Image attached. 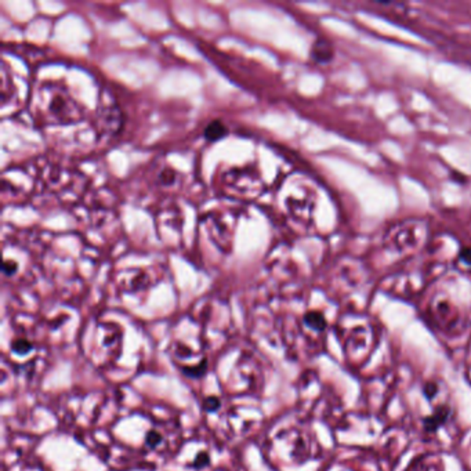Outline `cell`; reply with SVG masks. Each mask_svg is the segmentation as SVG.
<instances>
[{"instance_id":"obj_1","label":"cell","mask_w":471,"mask_h":471,"mask_svg":"<svg viewBox=\"0 0 471 471\" xmlns=\"http://www.w3.org/2000/svg\"><path fill=\"white\" fill-rule=\"evenodd\" d=\"M228 134V127L225 126L223 120L215 119L209 124L206 125L205 130H203V137L206 141L216 142L218 140L224 139Z\"/></svg>"},{"instance_id":"obj_6","label":"cell","mask_w":471,"mask_h":471,"mask_svg":"<svg viewBox=\"0 0 471 471\" xmlns=\"http://www.w3.org/2000/svg\"><path fill=\"white\" fill-rule=\"evenodd\" d=\"M460 259H462L463 262H467V264H471V247H465V249L460 252Z\"/></svg>"},{"instance_id":"obj_4","label":"cell","mask_w":471,"mask_h":471,"mask_svg":"<svg viewBox=\"0 0 471 471\" xmlns=\"http://www.w3.org/2000/svg\"><path fill=\"white\" fill-rule=\"evenodd\" d=\"M13 348L14 352L26 354V353H28L29 350H31V345H29L27 340H19V342H14Z\"/></svg>"},{"instance_id":"obj_3","label":"cell","mask_w":471,"mask_h":471,"mask_svg":"<svg viewBox=\"0 0 471 471\" xmlns=\"http://www.w3.org/2000/svg\"><path fill=\"white\" fill-rule=\"evenodd\" d=\"M19 271V264L14 260H4V274L7 277H13Z\"/></svg>"},{"instance_id":"obj_2","label":"cell","mask_w":471,"mask_h":471,"mask_svg":"<svg viewBox=\"0 0 471 471\" xmlns=\"http://www.w3.org/2000/svg\"><path fill=\"white\" fill-rule=\"evenodd\" d=\"M304 320L314 330H323L325 328V320H323V316L320 313H308Z\"/></svg>"},{"instance_id":"obj_5","label":"cell","mask_w":471,"mask_h":471,"mask_svg":"<svg viewBox=\"0 0 471 471\" xmlns=\"http://www.w3.org/2000/svg\"><path fill=\"white\" fill-rule=\"evenodd\" d=\"M162 437L161 434L156 433V431H151V433L148 434V437H147V444H148L149 446L158 445V444H161Z\"/></svg>"}]
</instances>
